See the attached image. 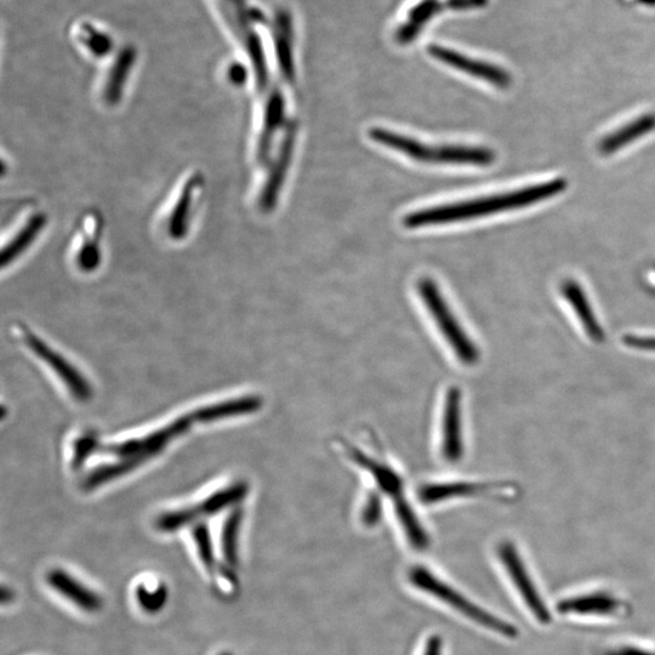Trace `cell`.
<instances>
[{
	"instance_id": "52a82bcc",
	"label": "cell",
	"mask_w": 655,
	"mask_h": 655,
	"mask_svg": "<svg viewBox=\"0 0 655 655\" xmlns=\"http://www.w3.org/2000/svg\"><path fill=\"white\" fill-rule=\"evenodd\" d=\"M498 555L529 612L540 624H549L552 619L550 609L543 600L537 585L533 582L532 575L529 573L526 563L523 562L516 545L511 541H503L499 545Z\"/></svg>"
},
{
	"instance_id": "603a6c76",
	"label": "cell",
	"mask_w": 655,
	"mask_h": 655,
	"mask_svg": "<svg viewBox=\"0 0 655 655\" xmlns=\"http://www.w3.org/2000/svg\"><path fill=\"white\" fill-rule=\"evenodd\" d=\"M275 45L279 70L284 81L293 83L295 78L293 61V32L290 17L284 11H279L275 22Z\"/></svg>"
},
{
	"instance_id": "277c9868",
	"label": "cell",
	"mask_w": 655,
	"mask_h": 655,
	"mask_svg": "<svg viewBox=\"0 0 655 655\" xmlns=\"http://www.w3.org/2000/svg\"><path fill=\"white\" fill-rule=\"evenodd\" d=\"M409 579L415 588L425 591L427 594L435 596L438 600L447 603V605L457 609L466 618L480 624L483 628L497 632V634L508 637V639H516L518 636L516 626L505 622V620L498 618L497 615L491 612L484 611L480 606L475 605L474 602L467 600L460 592L454 590L451 585L443 583L442 580L436 578L429 569L423 566L414 567L409 573Z\"/></svg>"
},
{
	"instance_id": "6da1fadb",
	"label": "cell",
	"mask_w": 655,
	"mask_h": 655,
	"mask_svg": "<svg viewBox=\"0 0 655 655\" xmlns=\"http://www.w3.org/2000/svg\"><path fill=\"white\" fill-rule=\"evenodd\" d=\"M567 181L555 179L541 184L524 187V189L500 195L471 199V201L443 204L409 214L403 224L408 229L420 227L454 224V222L469 221L483 218L510 210H516L529 205L543 202L545 199L560 195L565 191Z\"/></svg>"
},
{
	"instance_id": "d590c367",
	"label": "cell",
	"mask_w": 655,
	"mask_h": 655,
	"mask_svg": "<svg viewBox=\"0 0 655 655\" xmlns=\"http://www.w3.org/2000/svg\"><path fill=\"white\" fill-rule=\"evenodd\" d=\"M620 655H655L653 652L645 651L640 648H624Z\"/></svg>"
},
{
	"instance_id": "8d00e7d4",
	"label": "cell",
	"mask_w": 655,
	"mask_h": 655,
	"mask_svg": "<svg viewBox=\"0 0 655 655\" xmlns=\"http://www.w3.org/2000/svg\"><path fill=\"white\" fill-rule=\"evenodd\" d=\"M641 3L649 5V7H654L655 0H641Z\"/></svg>"
},
{
	"instance_id": "8992f818",
	"label": "cell",
	"mask_w": 655,
	"mask_h": 655,
	"mask_svg": "<svg viewBox=\"0 0 655 655\" xmlns=\"http://www.w3.org/2000/svg\"><path fill=\"white\" fill-rule=\"evenodd\" d=\"M247 494L248 484L246 482L231 484L230 487L220 489L196 506L167 512V514L159 516L156 526L158 531L163 533L180 531L181 528L190 526L191 523L199 521L201 518L214 516L220 511L230 508L231 505L246 498Z\"/></svg>"
},
{
	"instance_id": "e575fe53",
	"label": "cell",
	"mask_w": 655,
	"mask_h": 655,
	"mask_svg": "<svg viewBox=\"0 0 655 655\" xmlns=\"http://www.w3.org/2000/svg\"><path fill=\"white\" fill-rule=\"evenodd\" d=\"M443 642L440 636H432L426 642L424 655H442Z\"/></svg>"
},
{
	"instance_id": "484cf974",
	"label": "cell",
	"mask_w": 655,
	"mask_h": 655,
	"mask_svg": "<svg viewBox=\"0 0 655 655\" xmlns=\"http://www.w3.org/2000/svg\"><path fill=\"white\" fill-rule=\"evenodd\" d=\"M242 524V511L237 509L226 518L221 532V552L227 566L238 565V538Z\"/></svg>"
},
{
	"instance_id": "d6a6232c",
	"label": "cell",
	"mask_w": 655,
	"mask_h": 655,
	"mask_svg": "<svg viewBox=\"0 0 655 655\" xmlns=\"http://www.w3.org/2000/svg\"><path fill=\"white\" fill-rule=\"evenodd\" d=\"M229 81L235 85H243L248 78L247 68L241 62H233L227 70Z\"/></svg>"
},
{
	"instance_id": "ac0fdd59",
	"label": "cell",
	"mask_w": 655,
	"mask_h": 655,
	"mask_svg": "<svg viewBox=\"0 0 655 655\" xmlns=\"http://www.w3.org/2000/svg\"><path fill=\"white\" fill-rule=\"evenodd\" d=\"M655 130V115L647 113L634 119V121L624 125L603 138L598 146L602 155H613V153L629 146L632 142L651 134Z\"/></svg>"
},
{
	"instance_id": "4dcf8cb0",
	"label": "cell",
	"mask_w": 655,
	"mask_h": 655,
	"mask_svg": "<svg viewBox=\"0 0 655 655\" xmlns=\"http://www.w3.org/2000/svg\"><path fill=\"white\" fill-rule=\"evenodd\" d=\"M381 511H383V505H381V500L377 494L369 495L366 506L363 510V522L368 527H373L380 521Z\"/></svg>"
},
{
	"instance_id": "7a4b0ae2",
	"label": "cell",
	"mask_w": 655,
	"mask_h": 655,
	"mask_svg": "<svg viewBox=\"0 0 655 655\" xmlns=\"http://www.w3.org/2000/svg\"><path fill=\"white\" fill-rule=\"evenodd\" d=\"M195 423V417L190 414L176 419L172 424L153 431L144 437L131 438L128 441L111 444H102L95 440L94 453L110 454L121 459V461H118L117 464L100 466L90 472L89 476L84 480L83 488L91 491V489L101 487L102 484L111 482L115 478L138 469L140 465L161 454L170 442L185 435Z\"/></svg>"
},
{
	"instance_id": "f35d334b",
	"label": "cell",
	"mask_w": 655,
	"mask_h": 655,
	"mask_svg": "<svg viewBox=\"0 0 655 655\" xmlns=\"http://www.w3.org/2000/svg\"><path fill=\"white\" fill-rule=\"evenodd\" d=\"M219 655H232V654L229 652H224V653H220Z\"/></svg>"
},
{
	"instance_id": "8fae6325",
	"label": "cell",
	"mask_w": 655,
	"mask_h": 655,
	"mask_svg": "<svg viewBox=\"0 0 655 655\" xmlns=\"http://www.w3.org/2000/svg\"><path fill=\"white\" fill-rule=\"evenodd\" d=\"M429 53L432 58L440 60L443 64L455 68L470 76L482 79L494 85V87L500 89H506L510 87L511 77L510 74L498 66L488 64V62L478 61L474 59L467 58V56L455 53V51L437 47V45H432L429 48Z\"/></svg>"
},
{
	"instance_id": "d4e9b609",
	"label": "cell",
	"mask_w": 655,
	"mask_h": 655,
	"mask_svg": "<svg viewBox=\"0 0 655 655\" xmlns=\"http://www.w3.org/2000/svg\"><path fill=\"white\" fill-rule=\"evenodd\" d=\"M393 506H395L396 515L402 524L404 533H406L410 545H412L415 550L419 551H424L429 548V535L426 534L424 527L421 526L419 518L415 515L408 500L403 497L393 501Z\"/></svg>"
},
{
	"instance_id": "cb8c5ba5",
	"label": "cell",
	"mask_w": 655,
	"mask_h": 655,
	"mask_svg": "<svg viewBox=\"0 0 655 655\" xmlns=\"http://www.w3.org/2000/svg\"><path fill=\"white\" fill-rule=\"evenodd\" d=\"M91 220H93V215H89L83 222V241L76 254L77 265L84 272L94 271L101 261L100 220L96 219L93 229H90Z\"/></svg>"
},
{
	"instance_id": "ffe728a7",
	"label": "cell",
	"mask_w": 655,
	"mask_h": 655,
	"mask_svg": "<svg viewBox=\"0 0 655 655\" xmlns=\"http://www.w3.org/2000/svg\"><path fill=\"white\" fill-rule=\"evenodd\" d=\"M620 603L617 598L594 592L566 598L558 602L557 611L573 615H611L618 611Z\"/></svg>"
},
{
	"instance_id": "7c38bea8",
	"label": "cell",
	"mask_w": 655,
	"mask_h": 655,
	"mask_svg": "<svg viewBox=\"0 0 655 655\" xmlns=\"http://www.w3.org/2000/svg\"><path fill=\"white\" fill-rule=\"evenodd\" d=\"M442 454L449 463L463 458V425H461V391L451 387L446 396L443 412Z\"/></svg>"
},
{
	"instance_id": "f546056e",
	"label": "cell",
	"mask_w": 655,
	"mask_h": 655,
	"mask_svg": "<svg viewBox=\"0 0 655 655\" xmlns=\"http://www.w3.org/2000/svg\"><path fill=\"white\" fill-rule=\"evenodd\" d=\"M139 605L147 613H157L161 611L164 603L167 602V589L164 586H157L142 583L136 591Z\"/></svg>"
},
{
	"instance_id": "9a60e30c",
	"label": "cell",
	"mask_w": 655,
	"mask_h": 655,
	"mask_svg": "<svg viewBox=\"0 0 655 655\" xmlns=\"http://www.w3.org/2000/svg\"><path fill=\"white\" fill-rule=\"evenodd\" d=\"M284 116H286V99L281 90L273 89L266 101L264 122H262L264 124H262L258 151H256V157L261 165L270 161L273 140H275L278 129L282 127Z\"/></svg>"
},
{
	"instance_id": "44dd1931",
	"label": "cell",
	"mask_w": 655,
	"mask_h": 655,
	"mask_svg": "<svg viewBox=\"0 0 655 655\" xmlns=\"http://www.w3.org/2000/svg\"><path fill=\"white\" fill-rule=\"evenodd\" d=\"M201 180L190 179L182 189L178 201L173 205L168 219V232L173 239H181L189 232L193 204L196 203L197 192L201 189Z\"/></svg>"
},
{
	"instance_id": "2e32d148",
	"label": "cell",
	"mask_w": 655,
	"mask_h": 655,
	"mask_svg": "<svg viewBox=\"0 0 655 655\" xmlns=\"http://www.w3.org/2000/svg\"><path fill=\"white\" fill-rule=\"evenodd\" d=\"M136 59H138V51L133 45H127L118 51L102 88V96L107 105H117L121 101Z\"/></svg>"
},
{
	"instance_id": "4fadbf2b",
	"label": "cell",
	"mask_w": 655,
	"mask_h": 655,
	"mask_svg": "<svg viewBox=\"0 0 655 655\" xmlns=\"http://www.w3.org/2000/svg\"><path fill=\"white\" fill-rule=\"evenodd\" d=\"M48 585L56 594L70 601L72 605L81 609L85 613L99 612L104 605L102 598L95 591L88 588L72 574L67 573L64 569H53L47 574Z\"/></svg>"
},
{
	"instance_id": "5bb4252c",
	"label": "cell",
	"mask_w": 655,
	"mask_h": 655,
	"mask_svg": "<svg viewBox=\"0 0 655 655\" xmlns=\"http://www.w3.org/2000/svg\"><path fill=\"white\" fill-rule=\"evenodd\" d=\"M561 293L567 303L571 305L579 322L582 323L588 338L596 344L603 343L606 340L605 330H603L601 323L598 322L596 313L592 309L588 295H586L582 286L574 279H567L562 283Z\"/></svg>"
},
{
	"instance_id": "4316f807",
	"label": "cell",
	"mask_w": 655,
	"mask_h": 655,
	"mask_svg": "<svg viewBox=\"0 0 655 655\" xmlns=\"http://www.w3.org/2000/svg\"><path fill=\"white\" fill-rule=\"evenodd\" d=\"M79 43L94 58H105L113 50V39L108 33L91 24H82L78 28Z\"/></svg>"
},
{
	"instance_id": "9c48e42d",
	"label": "cell",
	"mask_w": 655,
	"mask_h": 655,
	"mask_svg": "<svg viewBox=\"0 0 655 655\" xmlns=\"http://www.w3.org/2000/svg\"><path fill=\"white\" fill-rule=\"evenodd\" d=\"M25 339L28 347L54 370L77 401L87 402L93 397V389L88 381L60 353L50 349L43 340L32 333L26 334Z\"/></svg>"
},
{
	"instance_id": "83f0119b",
	"label": "cell",
	"mask_w": 655,
	"mask_h": 655,
	"mask_svg": "<svg viewBox=\"0 0 655 655\" xmlns=\"http://www.w3.org/2000/svg\"><path fill=\"white\" fill-rule=\"evenodd\" d=\"M244 47H246L249 59L252 61L256 87L264 93L269 87V70H267L265 53L259 37L255 33L247 32V34H244Z\"/></svg>"
},
{
	"instance_id": "7402d4cb",
	"label": "cell",
	"mask_w": 655,
	"mask_h": 655,
	"mask_svg": "<svg viewBox=\"0 0 655 655\" xmlns=\"http://www.w3.org/2000/svg\"><path fill=\"white\" fill-rule=\"evenodd\" d=\"M47 216L43 213H38L31 216L30 220L15 233L11 241L2 250V267H7L24 254L28 248L32 246L36 239L47 226Z\"/></svg>"
},
{
	"instance_id": "ba28073f",
	"label": "cell",
	"mask_w": 655,
	"mask_h": 655,
	"mask_svg": "<svg viewBox=\"0 0 655 655\" xmlns=\"http://www.w3.org/2000/svg\"><path fill=\"white\" fill-rule=\"evenodd\" d=\"M298 136V124L290 121L284 131L283 141L273 161L272 168L259 197V208L262 213H271L278 203L284 181L288 175L290 163H292L294 148Z\"/></svg>"
},
{
	"instance_id": "d6986e66",
	"label": "cell",
	"mask_w": 655,
	"mask_h": 655,
	"mask_svg": "<svg viewBox=\"0 0 655 655\" xmlns=\"http://www.w3.org/2000/svg\"><path fill=\"white\" fill-rule=\"evenodd\" d=\"M262 401L259 396H244L226 402L212 404L202 407L193 412L196 423L208 424L214 421L241 417V415L252 414L259 410Z\"/></svg>"
},
{
	"instance_id": "74e56055",
	"label": "cell",
	"mask_w": 655,
	"mask_h": 655,
	"mask_svg": "<svg viewBox=\"0 0 655 655\" xmlns=\"http://www.w3.org/2000/svg\"><path fill=\"white\" fill-rule=\"evenodd\" d=\"M229 2L238 5V7H243L244 0H229Z\"/></svg>"
},
{
	"instance_id": "1f68e13d",
	"label": "cell",
	"mask_w": 655,
	"mask_h": 655,
	"mask_svg": "<svg viewBox=\"0 0 655 655\" xmlns=\"http://www.w3.org/2000/svg\"><path fill=\"white\" fill-rule=\"evenodd\" d=\"M623 343L630 349L655 352V336L628 335L623 339Z\"/></svg>"
},
{
	"instance_id": "836d02e7",
	"label": "cell",
	"mask_w": 655,
	"mask_h": 655,
	"mask_svg": "<svg viewBox=\"0 0 655 655\" xmlns=\"http://www.w3.org/2000/svg\"><path fill=\"white\" fill-rule=\"evenodd\" d=\"M488 0H449V8L457 10L486 7Z\"/></svg>"
},
{
	"instance_id": "3957f363",
	"label": "cell",
	"mask_w": 655,
	"mask_h": 655,
	"mask_svg": "<svg viewBox=\"0 0 655 655\" xmlns=\"http://www.w3.org/2000/svg\"><path fill=\"white\" fill-rule=\"evenodd\" d=\"M370 139L413 161L425 164L475 165L488 167L495 161L491 148L466 145H427L410 136L383 128L369 131Z\"/></svg>"
},
{
	"instance_id": "e0dca14e",
	"label": "cell",
	"mask_w": 655,
	"mask_h": 655,
	"mask_svg": "<svg viewBox=\"0 0 655 655\" xmlns=\"http://www.w3.org/2000/svg\"><path fill=\"white\" fill-rule=\"evenodd\" d=\"M345 448L353 461L372 475L381 492L390 495L393 501L404 497L403 480L395 470L380 461L369 458L368 455L358 451L350 444H345Z\"/></svg>"
},
{
	"instance_id": "5b68a950",
	"label": "cell",
	"mask_w": 655,
	"mask_h": 655,
	"mask_svg": "<svg viewBox=\"0 0 655 655\" xmlns=\"http://www.w3.org/2000/svg\"><path fill=\"white\" fill-rule=\"evenodd\" d=\"M418 290L426 309L431 313V317L434 318L444 339L452 347L455 356L465 366H474L480 361V350H478L474 341L469 338V335L465 333L454 313L449 309L436 282L430 278L420 279Z\"/></svg>"
},
{
	"instance_id": "f1b7e54d",
	"label": "cell",
	"mask_w": 655,
	"mask_h": 655,
	"mask_svg": "<svg viewBox=\"0 0 655 655\" xmlns=\"http://www.w3.org/2000/svg\"><path fill=\"white\" fill-rule=\"evenodd\" d=\"M193 541L197 548V555L202 565L208 572H215V554L213 549L212 537H210L209 528L205 523L197 524L192 532Z\"/></svg>"
},
{
	"instance_id": "30bf717a",
	"label": "cell",
	"mask_w": 655,
	"mask_h": 655,
	"mask_svg": "<svg viewBox=\"0 0 655 655\" xmlns=\"http://www.w3.org/2000/svg\"><path fill=\"white\" fill-rule=\"evenodd\" d=\"M514 493V486L508 484H484V483H441L426 484L419 489L421 503L435 504L441 501L460 497H501L508 498Z\"/></svg>"
}]
</instances>
